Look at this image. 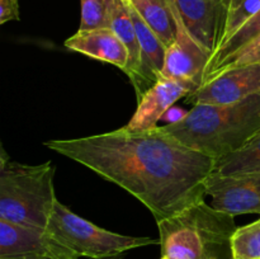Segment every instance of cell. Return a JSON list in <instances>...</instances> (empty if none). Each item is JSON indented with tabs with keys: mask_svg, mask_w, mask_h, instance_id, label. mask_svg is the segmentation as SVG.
Instances as JSON below:
<instances>
[{
	"mask_svg": "<svg viewBox=\"0 0 260 259\" xmlns=\"http://www.w3.org/2000/svg\"><path fill=\"white\" fill-rule=\"evenodd\" d=\"M55 167L47 161L27 165L13 161L2 149L0 220L25 228L47 229L56 202Z\"/></svg>",
	"mask_w": 260,
	"mask_h": 259,
	"instance_id": "cell-4",
	"label": "cell"
},
{
	"mask_svg": "<svg viewBox=\"0 0 260 259\" xmlns=\"http://www.w3.org/2000/svg\"><path fill=\"white\" fill-rule=\"evenodd\" d=\"M129 2H136V0H129Z\"/></svg>",
	"mask_w": 260,
	"mask_h": 259,
	"instance_id": "cell-26",
	"label": "cell"
},
{
	"mask_svg": "<svg viewBox=\"0 0 260 259\" xmlns=\"http://www.w3.org/2000/svg\"><path fill=\"white\" fill-rule=\"evenodd\" d=\"M189 111H184V109L179 108V107H170L164 114H162L161 119L162 121L167 122V124H172V123H177V122L182 121L185 116L188 114Z\"/></svg>",
	"mask_w": 260,
	"mask_h": 259,
	"instance_id": "cell-23",
	"label": "cell"
},
{
	"mask_svg": "<svg viewBox=\"0 0 260 259\" xmlns=\"http://www.w3.org/2000/svg\"><path fill=\"white\" fill-rule=\"evenodd\" d=\"M185 28L211 56L220 46L226 8L222 0H173Z\"/></svg>",
	"mask_w": 260,
	"mask_h": 259,
	"instance_id": "cell-9",
	"label": "cell"
},
{
	"mask_svg": "<svg viewBox=\"0 0 260 259\" xmlns=\"http://www.w3.org/2000/svg\"><path fill=\"white\" fill-rule=\"evenodd\" d=\"M206 196L212 198L213 208L229 215H260V173L220 175L212 172L206 180Z\"/></svg>",
	"mask_w": 260,
	"mask_h": 259,
	"instance_id": "cell-8",
	"label": "cell"
},
{
	"mask_svg": "<svg viewBox=\"0 0 260 259\" xmlns=\"http://www.w3.org/2000/svg\"><path fill=\"white\" fill-rule=\"evenodd\" d=\"M260 91V63L229 69L189 95L194 104H231Z\"/></svg>",
	"mask_w": 260,
	"mask_h": 259,
	"instance_id": "cell-10",
	"label": "cell"
},
{
	"mask_svg": "<svg viewBox=\"0 0 260 259\" xmlns=\"http://www.w3.org/2000/svg\"><path fill=\"white\" fill-rule=\"evenodd\" d=\"M170 7L175 20L177 35L174 42L167 48L162 78L190 84L198 90L203 83L205 69L210 55L189 35L173 0H170Z\"/></svg>",
	"mask_w": 260,
	"mask_h": 259,
	"instance_id": "cell-7",
	"label": "cell"
},
{
	"mask_svg": "<svg viewBox=\"0 0 260 259\" xmlns=\"http://www.w3.org/2000/svg\"><path fill=\"white\" fill-rule=\"evenodd\" d=\"M161 256L170 259H234L235 216L205 200L157 222Z\"/></svg>",
	"mask_w": 260,
	"mask_h": 259,
	"instance_id": "cell-3",
	"label": "cell"
},
{
	"mask_svg": "<svg viewBox=\"0 0 260 259\" xmlns=\"http://www.w3.org/2000/svg\"><path fill=\"white\" fill-rule=\"evenodd\" d=\"M160 259H170V258H167V256H161V258Z\"/></svg>",
	"mask_w": 260,
	"mask_h": 259,
	"instance_id": "cell-25",
	"label": "cell"
},
{
	"mask_svg": "<svg viewBox=\"0 0 260 259\" xmlns=\"http://www.w3.org/2000/svg\"><path fill=\"white\" fill-rule=\"evenodd\" d=\"M253 63H260V33L255 38L249 41L246 45H244L243 47L239 48L236 52H234L233 55L226 57L225 60H223L222 62H221L220 65L206 78L203 84L212 80L216 75H218V74L222 73V71L229 70V69L241 68V66L253 65Z\"/></svg>",
	"mask_w": 260,
	"mask_h": 259,
	"instance_id": "cell-21",
	"label": "cell"
},
{
	"mask_svg": "<svg viewBox=\"0 0 260 259\" xmlns=\"http://www.w3.org/2000/svg\"><path fill=\"white\" fill-rule=\"evenodd\" d=\"M65 46L95 60L124 69L128 63V50L112 28L80 30L65 41Z\"/></svg>",
	"mask_w": 260,
	"mask_h": 259,
	"instance_id": "cell-13",
	"label": "cell"
},
{
	"mask_svg": "<svg viewBox=\"0 0 260 259\" xmlns=\"http://www.w3.org/2000/svg\"><path fill=\"white\" fill-rule=\"evenodd\" d=\"M213 172L220 175L260 173V132L240 150L216 160Z\"/></svg>",
	"mask_w": 260,
	"mask_h": 259,
	"instance_id": "cell-16",
	"label": "cell"
},
{
	"mask_svg": "<svg viewBox=\"0 0 260 259\" xmlns=\"http://www.w3.org/2000/svg\"><path fill=\"white\" fill-rule=\"evenodd\" d=\"M19 4L18 0H0V24L19 20Z\"/></svg>",
	"mask_w": 260,
	"mask_h": 259,
	"instance_id": "cell-22",
	"label": "cell"
},
{
	"mask_svg": "<svg viewBox=\"0 0 260 259\" xmlns=\"http://www.w3.org/2000/svg\"><path fill=\"white\" fill-rule=\"evenodd\" d=\"M46 230L78 258L118 259L132 249L160 243L151 238L121 235L99 228L57 200Z\"/></svg>",
	"mask_w": 260,
	"mask_h": 259,
	"instance_id": "cell-5",
	"label": "cell"
},
{
	"mask_svg": "<svg viewBox=\"0 0 260 259\" xmlns=\"http://www.w3.org/2000/svg\"><path fill=\"white\" fill-rule=\"evenodd\" d=\"M223 2V5H225V8H228V5H229V3H230V0H222Z\"/></svg>",
	"mask_w": 260,
	"mask_h": 259,
	"instance_id": "cell-24",
	"label": "cell"
},
{
	"mask_svg": "<svg viewBox=\"0 0 260 259\" xmlns=\"http://www.w3.org/2000/svg\"><path fill=\"white\" fill-rule=\"evenodd\" d=\"M259 12L260 0H230L226 8L225 25H223L222 40H221L220 46L225 43L231 36L235 35L248 20L255 17Z\"/></svg>",
	"mask_w": 260,
	"mask_h": 259,
	"instance_id": "cell-18",
	"label": "cell"
},
{
	"mask_svg": "<svg viewBox=\"0 0 260 259\" xmlns=\"http://www.w3.org/2000/svg\"><path fill=\"white\" fill-rule=\"evenodd\" d=\"M194 86L183 81L161 78L150 90L137 101L136 112L126 127L131 131H149L156 128L162 114L182 96H189Z\"/></svg>",
	"mask_w": 260,
	"mask_h": 259,
	"instance_id": "cell-12",
	"label": "cell"
},
{
	"mask_svg": "<svg viewBox=\"0 0 260 259\" xmlns=\"http://www.w3.org/2000/svg\"><path fill=\"white\" fill-rule=\"evenodd\" d=\"M114 0H80V30L111 28V13Z\"/></svg>",
	"mask_w": 260,
	"mask_h": 259,
	"instance_id": "cell-19",
	"label": "cell"
},
{
	"mask_svg": "<svg viewBox=\"0 0 260 259\" xmlns=\"http://www.w3.org/2000/svg\"><path fill=\"white\" fill-rule=\"evenodd\" d=\"M131 3L162 45L167 48L169 47L177 35L170 0H136Z\"/></svg>",
	"mask_w": 260,
	"mask_h": 259,
	"instance_id": "cell-15",
	"label": "cell"
},
{
	"mask_svg": "<svg viewBox=\"0 0 260 259\" xmlns=\"http://www.w3.org/2000/svg\"><path fill=\"white\" fill-rule=\"evenodd\" d=\"M0 259H79L46 229L25 228L0 220Z\"/></svg>",
	"mask_w": 260,
	"mask_h": 259,
	"instance_id": "cell-6",
	"label": "cell"
},
{
	"mask_svg": "<svg viewBox=\"0 0 260 259\" xmlns=\"http://www.w3.org/2000/svg\"><path fill=\"white\" fill-rule=\"evenodd\" d=\"M164 134L215 160L245 146L260 132V91L231 104H194Z\"/></svg>",
	"mask_w": 260,
	"mask_h": 259,
	"instance_id": "cell-2",
	"label": "cell"
},
{
	"mask_svg": "<svg viewBox=\"0 0 260 259\" xmlns=\"http://www.w3.org/2000/svg\"><path fill=\"white\" fill-rule=\"evenodd\" d=\"M111 28L128 50V63L124 73L129 80H135L140 70V46L134 20L129 14L126 0H114L111 13Z\"/></svg>",
	"mask_w": 260,
	"mask_h": 259,
	"instance_id": "cell-14",
	"label": "cell"
},
{
	"mask_svg": "<svg viewBox=\"0 0 260 259\" xmlns=\"http://www.w3.org/2000/svg\"><path fill=\"white\" fill-rule=\"evenodd\" d=\"M234 259H260V218L238 228L233 239Z\"/></svg>",
	"mask_w": 260,
	"mask_h": 259,
	"instance_id": "cell-20",
	"label": "cell"
},
{
	"mask_svg": "<svg viewBox=\"0 0 260 259\" xmlns=\"http://www.w3.org/2000/svg\"><path fill=\"white\" fill-rule=\"evenodd\" d=\"M126 3L134 20L140 46V70L136 79L131 81L136 91L137 101H140L142 95L162 78L167 47L162 45L154 30L147 25L134 4L129 0H126Z\"/></svg>",
	"mask_w": 260,
	"mask_h": 259,
	"instance_id": "cell-11",
	"label": "cell"
},
{
	"mask_svg": "<svg viewBox=\"0 0 260 259\" xmlns=\"http://www.w3.org/2000/svg\"><path fill=\"white\" fill-rule=\"evenodd\" d=\"M260 33V12L255 17L251 18L250 20L245 23L235 35L231 36L225 43L220 46L217 50L213 52V55L211 56V58L208 60L207 65L205 69V75H203V81L206 80L208 75L225 60L226 57H229L230 55H233L234 52L239 50L240 47H243L244 45L251 41L253 38H255ZM203 84V83H202ZM202 86V85H201Z\"/></svg>",
	"mask_w": 260,
	"mask_h": 259,
	"instance_id": "cell-17",
	"label": "cell"
},
{
	"mask_svg": "<svg viewBox=\"0 0 260 259\" xmlns=\"http://www.w3.org/2000/svg\"><path fill=\"white\" fill-rule=\"evenodd\" d=\"M45 145L131 193L151 211L156 222L205 200L206 180L216 161L184 146L159 126L149 131L124 126Z\"/></svg>",
	"mask_w": 260,
	"mask_h": 259,
	"instance_id": "cell-1",
	"label": "cell"
}]
</instances>
